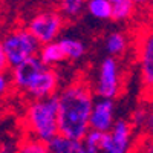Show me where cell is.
Instances as JSON below:
<instances>
[{
	"mask_svg": "<svg viewBox=\"0 0 153 153\" xmlns=\"http://www.w3.org/2000/svg\"><path fill=\"white\" fill-rule=\"evenodd\" d=\"M57 97L60 135L83 141L91 130V113L95 101L94 87L84 78H75L63 86Z\"/></svg>",
	"mask_w": 153,
	"mask_h": 153,
	"instance_id": "1",
	"label": "cell"
},
{
	"mask_svg": "<svg viewBox=\"0 0 153 153\" xmlns=\"http://www.w3.org/2000/svg\"><path fill=\"white\" fill-rule=\"evenodd\" d=\"M23 126L28 136L45 144L58 136V97L31 100L23 112Z\"/></svg>",
	"mask_w": 153,
	"mask_h": 153,
	"instance_id": "2",
	"label": "cell"
},
{
	"mask_svg": "<svg viewBox=\"0 0 153 153\" xmlns=\"http://www.w3.org/2000/svg\"><path fill=\"white\" fill-rule=\"evenodd\" d=\"M2 46L9 68H14L32 57H37L42 48L40 42L31 34L26 26H17L11 29L2 38Z\"/></svg>",
	"mask_w": 153,
	"mask_h": 153,
	"instance_id": "3",
	"label": "cell"
},
{
	"mask_svg": "<svg viewBox=\"0 0 153 153\" xmlns=\"http://www.w3.org/2000/svg\"><path fill=\"white\" fill-rule=\"evenodd\" d=\"M123 84H124V75L120 58L109 55L104 57L98 66L95 83L92 84L95 95L98 98L115 100L121 95Z\"/></svg>",
	"mask_w": 153,
	"mask_h": 153,
	"instance_id": "4",
	"label": "cell"
},
{
	"mask_svg": "<svg viewBox=\"0 0 153 153\" xmlns=\"http://www.w3.org/2000/svg\"><path fill=\"white\" fill-rule=\"evenodd\" d=\"M66 25V19L58 9H42L32 14L26 28L37 38L40 45L57 42Z\"/></svg>",
	"mask_w": 153,
	"mask_h": 153,
	"instance_id": "5",
	"label": "cell"
},
{
	"mask_svg": "<svg viewBox=\"0 0 153 153\" xmlns=\"http://www.w3.org/2000/svg\"><path fill=\"white\" fill-rule=\"evenodd\" d=\"M133 132L135 127L129 120H117L113 129L104 133L100 146L101 153H133Z\"/></svg>",
	"mask_w": 153,
	"mask_h": 153,
	"instance_id": "6",
	"label": "cell"
},
{
	"mask_svg": "<svg viewBox=\"0 0 153 153\" xmlns=\"http://www.w3.org/2000/svg\"><path fill=\"white\" fill-rule=\"evenodd\" d=\"M139 78L146 91H153V29L141 34L136 45Z\"/></svg>",
	"mask_w": 153,
	"mask_h": 153,
	"instance_id": "7",
	"label": "cell"
},
{
	"mask_svg": "<svg viewBox=\"0 0 153 153\" xmlns=\"http://www.w3.org/2000/svg\"><path fill=\"white\" fill-rule=\"evenodd\" d=\"M48 66L40 60V57H32L26 61L20 63V65L11 68V80L14 89L20 91L22 94H26L28 89L32 86V83L37 80V76L40 75Z\"/></svg>",
	"mask_w": 153,
	"mask_h": 153,
	"instance_id": "8",
	"label": "cell"
},
{
	"mask_svg": "<svg viewBox=\"0 0 153 153\" xmlns=\"http://www.w3.org/2000/svg\"><path fill=\"white\" fill-rule=\"evenodd\" d=\"M115 101L109 98H95L94 107L91 113V129L98 130V132H110L113 129L115 123H117V117H115Z\"/></svg>",
	"mask_w": 153,
	"mask_h": 153,
	"instance_id": "9",
	"label": "cell"
},
{
	"mask_svg": "<svg viewBox=\"0 0 153 153\" xmlns=\"http://www.w3.org/2000/svg\"><path fill=\"white\" fill-rule=\"evenodd\" d=\"M57 92H60V75L54 68H46L37 80L32 83V86L25 94L29 100H45L55 97Z\"/></svg>",
	"mask_w": 153,
	"mask_h": 153,
	"instance_id": "10",
	"label": "cell"
},
{
	"mask_svg": "<svg viewBox=\"0 0 153 153\" xmlns=\"http://www.w3.org/2000/svg\"><path fill=\"white\" fill-rule=\"evenodd\" d=\"M58 45L61 46L63 52L66 55L68 61H80L84 58L86 52H87V46L86 43L78 37H71V35H65L58 38Z\"/></svg>",
	"mask_w": 153,
	"mask_h": 153,
	"instance_id": "11",
	"label": "cell"
},
{
	"mask_svg": "<svg viewBox=\"0 0 153 153\" xmlns=\"http://www.w3.org/2000/svg\"><path fill=\"white\" fill-rule=\"evenodd\" d=\"M104 49L109 57L120 58L129 49V38L121 31H112L104 38Z\"/></svg>",
	"mask_w": 153,
	"mask_h": 153,
	"instance_id": "12",
	"label": "cell"
},
{
	"mask_svg": "<svg viewBox=\"0 0 153 153\" xmlns=\"http://www.w3.org/2000/svg\"><path fill=\"white\" fill-rule=\"evenodd\" d=\"M48 153H84V146L81 141L58 135L48 143Z\"/></svg>",
	"mask_w": 153,
	"mask_h": 153,
	"instance_id": "13",
	"label": "cell"
},
{
	"mask_svg": "<svg viewBox=\"0 0 153 153\" xmlns=\"http://www.w3.org/2000/svg\"><path fill=\"white\" fill-rule=\"evenodd\" d=\"M38 57H40V60L49 68H54L57 65H61L63 61H66V55H65V52H63L61 46L58 45V42L42 45Z\"/></svg>",
	"mask_w": 153,
	"mask_h": 153,
	"instance_id": "14",
	"label": "cell"
},
{
	"mask_svg": "<svg viewBox=\"0 0 153 153\" xmlns=\"http://www.w3.org/2000/svg\"><path fill=\"white\" fill-rule=\"evenodd\" d=\"M112 2V20L127 22L136 12V3L133 0H110Z\"/></svg>",
	"mask_w": 153,
	"mask_h": 153,
	"instance_id": "15",
	"label": "cell"
},
{
	"mask_svg": "<svg viewBox=\"0 0 153 153\" xmlns=\"http://www.w3.org/2000/svg\"><path fill=\"white\" fill-rule=\"evenodd\" d=\"M86 11L89 12L91 17L100 22L112 20V2L110 0H87Z\"/></svg>",
	"mask_w": 153,
	"mask_h": 153,
	"instance_id": "16",
	"label": "cell"
},
{
	"mask_svg": "<svg viewBox=\"0 0 153 153\" xmlns=\"http://www.w3.org/2000/svg\"><path fill=\"white\" fill-rule=\"evenodd\" d=\"M87 0H58V11L66 20H76L86 11Z\"/></svg>",
	"mask_w": 153,
	"mask_h": 153,
	"instance_id": "17",
	"label": "cell"
},
{
	"mask_svg": "<svg viewBox=\"0 0 153 153\" xmlns=\"http://www.w3.org/2000/svg\"><path fill=\"white\" fill-rule=\"evenodd\" d=\"M17 153H48V144L38 141L35 138L26 136L19 143Z\"/></svg>",
	"mask_w": 153,
	"mask_h": 153,
	"instance_id": "18",
	"label": "cell"
},
{
	"mask_svg": "<svg viewBox=\"0 0 153 153\" xmlns=\"http://www.w3.org/2000/svg\"><path fill=\"white\" fill-rule=\"evenodd\" d=\"M149 113H150V109H147V107H144V106H139V107H136V109L132 112L130 123H132V126L135 127V129H141V130L144 129Z\"/></svg>",
	"mask_w": 153,
	"mask_h": 153,
	"instance_id": "19",
	"label": "cell"
},
{
	"mask_svg": "<svg viewBox=\"0 0 153 153\" xmlns=\"http://www.w3.org/2000/svg\"><path fill=\"white\" fill-rule=\"evenodd\" d=\"M104 138V132H98V130H89L87 135L84 136L83 139V146L84 147H92V149H98L100 150V146H101V141ZM101 152V150H100Z\"/></svg>",
	"mask_w": 153,
	"mask_h": 153,
	"instance_id": "20",
	"label": "cell"
},
{
	"mask_svg": "<svg viewBox=\"0 0 153 153\" xmlns=\"http://www.w3.org/2000/svg\"><path fill=\"white\" fill-rule=\"evenodd\" d=\"M12 86V80H11V74L8 75L6 72H0V98L9 94Z\"/></svg>",
	"mask_w": 153,
	"mask_h": 153,
	"instance_id": "21",
	"label": "cell"
},
{
	"mask_svg": "<svg viewBox=\"0 0 153 153\" xmlns=\"http://www.w3.org/2000/svg\"><path fill=\"white\" fill-rule=\"evenodd\" d=\"M135 153H153V138L147 136V139L139 144V147Z\"/></svg>",
	"mask_w": 153,
	"mask_h": 153,
	"instance_id": "22",
	"label": "cell"
},
{
	"mask_svg": "<svg viewBox=\"0 0 153 153\" xmlns=\"http://www.w3.org/2000/svg\"><path fill=\"white\" fill-rule=\"evenodd\" d=\"M19 144L12 141H3L0 143V153H17Z\"/></svg>",
	"mask_w": 153,
	"mask_h": 153,
	"instance_id": "23",
	"label": "cell"
},
{
	"mask_svg": "<svg viewBox=\"0 0 153 153\" xmlns=\"http://www.w3.org/2000/svg\"><path fill=\"white\" fill-rule=\"evenodd\" d=\"M144 133L150 138H153V110H150L149 117H147V121H146V126H144Z\"/></svg>",
	"mask_w": 153,
	"mask_h": 153,
	"instance_id": "24",
	"label": "cell"
},
{
	"mask_svg": "<svg viewBox=\"0 0 153 153\" xmlns=\"http://www.w3.org/2000/svg\"><path fill=\"white\" fill-rule=\"evenodd\" d=\"M8 68H9V63H8L6 55H5V51H3V46H2V40H0V72H6Z\"/></svg>",
	"mask_w": 153,
	"mask_h": 153,
	"instance_id": "25",
	"label": "cell"
},
{
	"mask_svg": "<svg viewBox=\"0 0 153 153\" xmlns=\"http://www.w3.org/2000/svg\"><path fill=\"white\" fill-rule=\"evenodd\" d=\"M136 3V6H150L153 0H133Z\"/></svg>",
	"mask_w": 153,
	"mask_h": 153,
	"instance_id": "26",
	"label": "cell"
},
{
	"mask_svg": "<svg viewBox=\"0 0 153 153\" xmlns=\"http://www.w3.org/2000/svg\"><path fill=\"white\" fill-rule=\"evenodd\" d=\"M84 153H101L98 149H92V147H84Z\"/></svg>",
	"mask_w": 153,
	"mask_h": 153,
	"instance_id": "27",
	"label": "cell"
},
{
	"mask_svg": "<svg viewBox=\"0 0 153 153\" xmlns=\"http://www.w3.org/2000/svg\"><path fill=\"white\" fill-rule=\"evenodd\" d=\"M149 14H150V17L153 19V2H152V5L149 6Z\"/></svg>",
	"mask_w": 153,
	"mask_h": 153,
	"instance_id": "28",
	"label": "cell"
}]
</instances>
